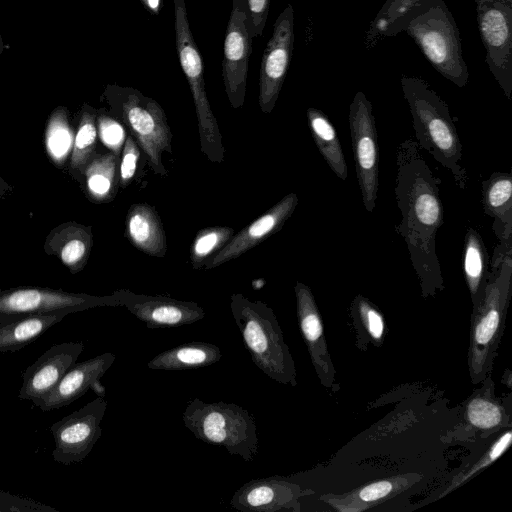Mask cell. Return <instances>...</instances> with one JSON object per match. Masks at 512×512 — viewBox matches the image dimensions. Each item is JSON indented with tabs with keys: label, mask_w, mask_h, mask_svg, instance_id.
<instances>
[{
	"label": "cell",
	"mask_w": 512,
	"mask_h": 512,
	"mask_svg": "<svg viewBox=\"0 0 512 512\" xmlns=\"http://www.w3.org/2000/svg\"><path fill=\"white\" fill-rule=\"evenodd\" d=\"M422 479L409 472L365 484L344 494H323L320 500L339 512H363L406 491Z\"/></svg>",
	"instance_id": "44dd1931"
},
{
	"label": "cell",
	"mask_w": 512,
	"mask_h": 512,
	"mask_svg": "<svg viewBox=\"0 0 512 512\" xmlns=\"http://www.w3.org/2000/svg\"><path fill=\"white\" fill-rule=\"evenodd\" d=\"M98 128L102 142L119 156L126 139L123 125L111 116L100 114L98 116Z\"/></svg>",
	"instance_id": "836d02e7"
},
{
	"label": "cell",
	"mask_w": 512,
	"mask_h": 512,
	"mask_svg": "<svg viewBox=\"0 0 512 512\" xmlns=\"http://www.w3.org/2000/svg\"><path fill=\"white\" fill-rule=\"evenodd\" d=\"M246 25L251 39L261 36L268 18L271 0H244Z\"/></svg>",
	"instance_id": "e575fe53"
},
{
	"label": "cell",
	"mask_w": 512,
	"mask_h": 512,
	"mask_svg": "<svg viewBox=\"0 0 512 512\" xmlns=\"http://www.w3.org/2000/svg\"><path fill=\"white\" fill-rule=\"evenodd\" d=\"M113 295L119 306H124L151 329L189 325L205 317L204 309L192 301L137 294L127 289L117 290Z\"/></svg>",
	"instance_id": "9a60e30c"
},
{
	"label": "cell",
	"mask_w": 512,
	"mask_h": 512,
	"mask_svg": "<svg viewBox=\"0 0 512 512\" xmlns=\"http://www.w3.org/2000/svg\"><path fill=\"white\" fill-rule=\"evenodd\" d=\"M234 230L227 226H212L201 229L190 247L189 259L193 269H203L232 238Z\"/></svg>",
	"instance_id": "4dcf8cb0"
},
{
	"label": "cell",
	"mask_w": 512,
	"mask_h": 512,
	"mask_svg": "<svg viewBox=\"0 0 512 512\" xmlns=\"http://www.w3.org/2000/svg\"><path fill=\"white\" fill-rule=\"evenodd\" d=\"M220 348L208 342H189L165 350L153 357L147 364L152 370L179 371L198 369L220 361Z\"/></svg>",
	"instance_id": "484cf974"
},
{
	"label": "cell",
	"mask_w": 512,
	"mask_h": 512,
	"mask_svg": "<svg viewBox=\"0 0 512 512\" xmlns=\"http://www.w3.org/2000/svg\"><path fill=\"white\" fill-rule=\"evenodd\" d=\"M512 294V243L495 247L480 300L472 306L468 369L473 384L490 376Z\"/></svg>",
	"instance_id": "7a4b0ae2"
},
{
	"label": "cell",
	"mask_w": 512,
	"mask_h": 512,
	"mask_svg": "<svg viewBox=\"0 0 512 512\" xmlns=\"http://www.w3.org/2000/svg\"><path fill=\"white\" fill-rule=\"evenodd\" d=\"M308 126L313 140L332 172L346 180L348 169L336 129L329 118L319 109L308 108Z\"/></svg>",
	"instance_id": "4316f807"
},
{
	"label": "cell",
	"mask_w": 512,
	"mask_h": 512,
	"mask_svg": "<svg viewBox=\"0 0 512 512\" xmlns=\"http://www.w3.org/2000/svg\"><path fill=\"white\" fill-rule=\"evenodd\" d=\"M174 2L175 43L181 68L192 93L202 153L213 163L224 161L222 135L207 98L204 63L188 21L185 0Z\"/></svg>",
	"instance_id": "52a82bcc"
},
{
	"label": "cell",
	"mask_w": 512,
	"mask_h": 512,
	"mask_svg": "<svg viewBox=\"0 0 512 512\" xmlns=\"http://www.w3.org/2000/svg\"><path fill=\"white\" fill-rule=\"evenodd\" d=\"M0 512H58L53 507L0 490Z\"/></svg>",
	"instance_id": "74e56055"
},
{
	"label": "cell",
	"mask_w": 512,
	"mask_h": 512,
	"mask_svg": "<svg viewBox=\"0 0 512 512\" xmlns=\"http://www.w3.org/2000/svg\"><path fill=\"white\" fill-rule=\"evenodd\" d=\"M230 309L252 362L272 380L295 387V363L274 311L240 293L231 295Z\"/></svg>",
	"instance_id": "277c9868"
},
{
	"label": "cell",
	"mask_w": 512,
	"mask_h": 512,
	"mask_svg": "<svg viewBox=\"0 0 512 512\" xmlns=\"http://www.w3.org/2000/svg\"><path fill=\"white\" fill-rule=\"evenodd\" d=\"M485 214L494 219L492 228L501 243H512V176L494 172L481 183Z\"/></svg>",
	"instance_id": "d4e9b609"
},
{
	"label": "cell",
	"mask_w": 512,
	"mask_h": 512,
	"mask_svg": "<svg viewBox=\"0 0 512 512\" xmlns=\"http://www.w3.org/2000/svg\"><path fill=\"white\" fill-rule=\"evenodd\" d=\"M296 309L299 328L320 383L332 392L340 390L326 342L322 318L309 286L296 282Z\"/></svg>",
	"instance_id": "2e32d148"
},
{
	"label": "cell",
	"mask_w": 512,
	"mask_h": 512,
	"mask_svg": "<svg viewBox=\"0 0 512 512\" xmlns=\"http://www.w3.org/2000/svg\"><path fill=\"white\" fill-rule=\"evenodd\" d=\"M126 236L141 252L163 258L167 251L166 234L156 209L147 203L132 205L126 216Z\"/></svg>",
	"instance_id": "cb8c5ba5"
},
{
	"label": "cell",
	"mask_w": 512,
	"mask_h": 512,
	"mask_svg": "<svg viewBox=\"0 0 512 512\" xmlns=\"http://www.w3.org/2000/svg\"><path fill=\"white\" fill-rule=\"evenodd\" d=\"M95 114L86 111L83 115L81 125L75 137V158L83 160L88 155L96 141V127L94 123Z\"/></svg>",
	"instance_id": "d590c367"
},
{
	"label": "cell",
	"mask_w": 512,
	"mask_h": 512,
	"mask_svg": "<svg viewBox=\"0 0 512 512\" xmlns=\"http://www.w3.org/2000/svg\"><path fill=\"white\" fill-rule=\"evenodd\" d=\"M116 307L115 296H92L51 289L18 288L0 292V315L79 312L94 307Z\"/></svg>",
	"instance_id": "4fadbf2b"
},
{
	"label": "cell",
	"mask_w": 512,
	"mask_h": 512,
	"mask_svg": "<svg viewBox=\"0 0 512 512\" xmlns=\"http://www.w3.org/2000/svg\"><path fill=\"white\" fill-rule=\"evenodd\" d=\"M294 43V10L291 4L277 17L263 52L258 102L263 113L274 109L291 61Z\"/></svg>",
	"instance_id": "8fae6325"
},
{
	"label": "cell",
	"mask_w": 512,
	"mask_h": 512,
	"mask_svg": "<svg viewBox=\"0 0 512 512\" xmlns=\"http://www.w3.org/2000/svg\"><path fill=\"white\" fill-rule=\"evenodd\" d=\"M72 134L61 113H56L48 128L47 147L50 154L57 160L62 159L70 151Z\"/></svg>",
	"instance_id": "d6a6232c"
},
{
	"label": "cell",
	"mask_w": 512,
	"mask_h": 512,
	"mask_svg": "<svg viewBox=\"0 0 512 512\" xmlns=\"http://www.w3.org/2000/svg\"><path fill=\"white\" fill-rule=\"evenodd\" d=\"M296 193H289L263 215L240 230L213 256L203 269H214L234 260L282 229L298 205Z\"/></svg>",
	"instance_id": "d6986e66"
},
{
	"label": "cell",
	"mask_w": 512,
	"mask_h": 512,
	"mask_svg": "<svg viewBox=\"0 0 512 512\" xmlns=\"http://www.w3.org/2000/svg\"><path fill=\"white\" fill-rule=\"evenodd\" d=\"M481 38L491 71L508 99L511 94L512 27L510 8L485 1L478 8Z\"/></svg>",
	"instance_id": "5bb4252c"
},
{
	"label": "cell",
	"mask_w": 512,
	"mask_h": 512,
	"mask_svg": "<svg viewBox=\"0 0 512 512\" xmlns=\"http://www.w3.org/2000/svg\"><path fill=\"white\" fill-rule=\"evenodd\" d=\"M405 25L435 69L458 87L465 86L468 71L459 34L445 5L438 0L428 7L421 6Z\"/></svg>",
	"instance_id": "ba28073f"
},
{
	"label": "cell",
	"mask_w": 512,
	"mask_h": 512,
	"mask_svg": "<svg viewBox=\"0 0 512 512\" xmlns=\"http://www.w3.org/2000/svg\"><path fill=\"white\" fill-rule=\"evenodd\" d=\"M115 360L114 353L104 352L93 358L76 362L50 393L36 404V407L47 412L71 404L98 384Z\"/></svg>",
	"instance_id": "ffe728a7"
},
{
	"label": "cell",
	"mask_w": 512,
	"mask_h": 512,
	"mask_svg": "<svg viewBox=\"0 0 512 512\" xmlns=\"http://www.w3.org/2000/svg\"><path fill=\"white\" fill-rule=\"evenodd\" d=\"M139 157L140 150L138 144L132 136H127L122 148L119 169V183L121 188L127 187L132 182Z\"/></svg>",
	"instance_id": "8d00e7d4"
},
{
	"label": "cell",
	"mask_w": 512,
	"mask_h": 512,
	"mask_svg": "<svg viewBox=\"0 0 512 512\" xmlns=\"http://www.w3.org/2000/svg\"><path fill=\"white\" fill-rule=\"evenodd\" d=\"M351 317L356 330L357 344L365 350L368 344L381 346L385 337V319L369 299L358 294L351 303Z\"/></svg>",
	"instance_id": "f1b7e54d"
},
{
	"label": "cell",
	"mask_w": 512,
	"mask_h": 512,
	"mask_svg": "<svg viewBox=\"0 0 512 512\" xmlns=\"http://www.w3.org/2000/svg\"><path fill=\"white\" fill-rule=\"evenodd\" d=\"M395 197L401 214L396 231L404 239L424 298L444 289L436 253V235L444 222L440 179L424 160L415 140L400 143L396 153Z\"/></svg>",
	"instance_id": "6da1fadb"
},
{
	"label": "cell",
	"mask_w": 512,
	"mask_h": 512,
	"mask_svg": "<svg viewBox=\"0 0 512 512\" xmlns=\"http://www.w3.org/2000/svg\"><path fill=\"white\" fill-rule=\"evenodd\" d=\"M89 244L90 239L87 234L81 238L71 239L62 249V261L69 266L77 265V263L86 257Z\"/></svg>",
	"instance_id": "ab89813d"
},
{
	"label": "cell",
	"mask_w": 512,
	"mask_h": 512,
	"mask_svg": "<svg viewBox=\"0 0 512 512\" xmlns=\"http://www.w3.org/2000/svg\"><path fill=\"white\" fill-rule=\"evenodd\" d=\"M349 127L362 202L373 212L379 188V148L371 102L357 92L349 107Z\"/></svg>",
	"instance_id": "9c48e42d"
},
{
	"label": "cell",
	"mask_w": 512,
	"mask_h": 512,
	"mask_svg": "<svg viewBox=\"0 0 512 512\" xmlns=\"http://www.w3.org/2000/svg\"><path fill=\"white\" fill-rule=\"evenodd\" d=\"M184 426L200 441L252 462L258 453L256 422L245 408L224 401L191 399L182 413Z\"/></svg>",
	"instance_id": "5b68a950"
},
{
	"label": "cell",
	"mask_w": 512,
	"mask_h": 512,
	"mask_svg": "<svg viewBox=\"0 0 512 512\" xmlns=\"http://www.w3.org/2000/svg\"><path fill=\"white\" fill-rule=\"evenodd\" d=\"M107 404L103 396H98L50 426L55 462L68 466L88 456L102 434L101 422Z\"/></svg>",
	"instance_id": "30bf717a"
},
{
	"label": "cell",
	"mask_w": 512,
	"mask_h": 512,
	"mask_svg": "<svg viewBox=\"0 0 512 512\" xmlns=\"http://www.w3.org/2000/svg\"><path fill=\"white\" fill-rule=\"evenodd\" d=\"M3 50H4V43H3L2 36L0 33V55L2 54Z\"/></svg>",
	"instance_id": "b9f144b4"
},
{
	"label": "cell",
	"mask_w": 512,
	"mask_h": 512,
	"mask_svg": "<svg viewBox=\"0 0 512 512\" xmlns=\"http://www.w3.org/2000/svg\"><path fill=\"white\" fill-rule=\"evenodd\" d=\"M401 85L419 148L448 169L458 187L464 190L468 175L461 165L462 144L447 104L418 78L403 77Z\"/></svg>",
	"instance_id": "3957f363"
},
{
	"label": "cell",
	"mask_w": 512,
	"mask_h": 512,
	"mask_svg": "<svg viewBox=\"0 0 512 512\" xmlns=\"http://www.w3.org/2000/svg\"><path fill=\"white\" fill-rule=\"evenodd\" d=\"M314 494L287 478L272 476L250 480L241 486L230 500V505L240 511L276 512L301 511L300 499Z\"/></svg>",
	"instance_id": "e0dca14e"
},
{
	"label": "cell",
	"mask_w": 512,
	"mask_h": 512,
	"mask_svg": "<svg viewBox=\"0 0 512 512\" xmlns=\"http://www.w3.org/2000/svg\"><path fill=\"white\" fill-rule=\"evenodd\" d=\"M252 39L246 25L244 0H232L222 59V78L232 108H241L245 101L248 64Z\"/></svg>",
	"instance_id": "7c38bea8"
},
{
	"label": "cell",
	"mask_w": 512,
	"mask_h": 512,
	"mask_svg": "<svg viewBox=\"0 0 512 512\" xmlns=\"http://www.w3.org/2000/svg\"><path fill=\"white\" fill-rule=\"evenodd\" d=\"M481 388L477 389L465 403L464 424L467 430L484 433L511 427V416L495 396L494 382L486 377Z\"/></svg>",
	"instance_id": "7402d4cb"
},
{
	"label": "cell",
	"mask_w": 512,
	"mask_h": 512,
	"mask_svg": "<svg viewBox=\"0 0 512 512\" xmlns=\"http://www.w3.org/2000/svg\"><path fill=\"white\" fill-rule=\"evenodd\" d=\"M512 441V431L510 427L502 433L485 452L470 466L457 473L451 480L448 487L440 494L439 498L444 497L451 491L463 485L480 471L490 466L498 460L510 447Z\"/></svg>",
	"instance_id": "1f68e13d"
},
{
	"label": "cell",
	"mask_w": 512,
	"mask_h": 512,
	"mask_svg": "<svg viewBox=\"0 0 512 512\" xmlns=\"http://www.w3.org/2000/svg\"><path fill=\"white\" fill-rule=\"evenodd\" d=\"M420 0H388L379 12L376 20V29L386 31L402 15L410 12Z\"/></svg>",
	"instance_id": "f35d334b"
},
{
	"label": "cell",
	"mask_w": 512,
	"mask_h": 512,
	"mask_svg": "<svg viewBox=\"0 0 512 512\" xmlns=\"http://www.w3.org/2000/svg\"><path fill=\"white\" fill-rule=\"evenodd\" d=\"M83 349L82 341L64 342L51 346L23 372L18 398L32 401L36 406L77 362Z\"/></svg>",
	"instance_id": "ac0fdd59"
},
{
	"label": "cell",
	"mask_w": 512,
	"mask_h": 512,
	"mask_svg": "<svg viewBox=\"0 0 512 512\" xmlns=\"http://www.w3.org/2000/svg\"><path fill=\"white\" fill-rule=\"evenodd\" d=\"M489 255L481 235L472 227L464 239L462 267L472 306L482 297L489 273Z\"/></svg>",
	"instance_id": "83f0119b"
},
{
	"label": "cell",
	"mask_w": 512,
	"mask_h": 512,
	"mask_svg": "<svg viewBox=\"0 0 512 512\" xmlns=\"http://www.w3.org/2000/svg\"><path fill=\"white\" fill-rule=\"evenodd\" d=\"M104 97L115 116L128 128L154 173L167 176L163 152L172 153V132L165 111L151 97L133 87L107 85Z\"/></svg>",
	"instance_id": "8992f818"
},
{
	"label": "cell",
	"mask_w": 512,
	"mask_h": 512,
	"mask_svg": "<svg viewBox=\"0 0 512 512\" xmlns=\"http://www.w3.org/2000/svg\"><path fill=\"white\" fill-rule=\"evenodd\" d=\"M119 156L111 152L98 157L87 171V186L90 193L99 200L112 199L116 192Z\"/></svg>",
	"instance_id": "f546056e"
},
{
	"label": "cell",
	"mask_w": 512,
	"mask_h": 512,
	"mask_svg": "<svg viewBox=\"0 0 512 512\" xmlns=\"http://www.w3.org/2000/svg\"><path fill=\"white\" fill-rule=\"evenodd\" d=\"M69 312L0 315V353H12L34 342Z\"/></svg>",
	"instance_id": "603a6c76"
},
{
	"label": "cell",
	"mask_w": 512,
	"mask_h": 512,
	"mask_svg": "<svg viewBox=\"0 0 512 512\" xmlns=\"http://www.w3.org/2000/svg\"><path fill=\"white\" fill-rule=\"evenodd\" d=\"M144 7L153 15H159L163 1L162 0H140Z\"/></svg>",
	"instance_id": "60d3db41"
}]
</instances>
